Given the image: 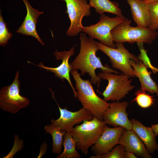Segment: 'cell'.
Segmentation results:
<instances>
[{
    "instance_id": "obj_1",
    "label": "cell",
    "mask_w": 158,
    "mask_h": 158,
    "mask_svg": "<svg viewBox=\"0 0 158 158\" xmlns=\"http://www.w3.org/2000/svg\"><path fill=\"white\" fill-rule=\"evenodd\" d=\"M80 49L78 54L70 65L72 70H79L81 75L88 73L91 77L92 84H97L98 87L101 79L95 73L97 68L103 72L119 74L120 73L110 68L107 64H102L100 58L97 56L96 53L99 50L97 42L94 39L87 36L86 34L81 32L79 37Z\"/></svg>"
},
{
    "instance_id": "obj_2",
    "label": "cell",
    "mask_w": 158,
    "mask_h": 158,
    "mask_svg": "<svg viewBox=\"0 0 158 158\" xmlns=\"http://www.w3.org/2000/svg\"><path fill=\"white\" fill-rule=\"evenodd\" d=\"M75 83L77 97L83 107L93 116L103 120L104 113L108 109L110 103L99 97L95 92L92 83L89 79L83 80L78 70H72L71 72Z\"/></svg>"
},
{
    "instance_id": "obj_3",
    "label": "cell",
    "mask_w": 158,
    "mask_h": 158,
    "mask_svg": "<svg viewBox=\"0 0 158 158\" xmlns=\"http://www.w3.org/2000/svg\"><path fill=\"white\" fill-rule=\"evenodd\" d=\"M106 126L103 120L93 116L92 120L84 121L69 130L76 141V148L86 155L89 148L96 142Z\"/></svg>"
},
{
    "instance_id": "obj_4",
    "label": "cell",
    "mask_w": 158,
    "mask_h": 158,
    "mask_svg": "<svg viewBox=\"0 0 158 158\" xmlns=\"http://www.w3.org/2000/svg\"><path fill=\"white\" fill-rule=\"evenodd\" d=\"M130 20L125 21L115 27L111 33L114 42H135L151 44L158 35V32L150 27L143 28L130 25Z\"/></svg>"
},
{
    "instance_id": "obj_5",
    "label": "cell",
    "mask_w": 158,
    "mask_h": 158,
    "mask_svg": "<svg viewBox=\"0 0 158 158\" xmlns=\"http://www.w3.org/2000/svg\"><path fill=\"white\" fill-rule=\"evenodd\" d=\"M126 19L123 16L110 18L104 13L101 14L97 23L87 26H83L82 32L87 34L90 37L97 39L102 44L115 48L116 46L113 42L111 31Z\"/></svg>"
},
{
    "instance_id": "obj_6",
    "label": "cell",
    "mask_w": 158,
    "mask_h": 158,
    "mask_svg": "<svg viewBox=\"0 0 158 158\" xmlns=\"http://www.w3.org/2000/svg\"><path fill=\"white\" fill-rule=\"evenodd\" d=\"M97 75L101 79L107 80L108 84L105 89L101 93L105 101H119L124 98L135 86L131 84L132 79L125 74H113L101 72Z\"/></svg>"
},
{
    "instance_id": "obj_7",
    "label": "cell",
    "mask_w": 158,
    "mask_h": 158,
    "mask_svg": "<svg viewBox=\"0 0 158 158\" xmlns=\"http://www.w3.org/2000/svg\"><path fill=\"white\" fill-rule=\"evenodd\" d=\"M99 50L109 58L112 68L119 70L122 73L131 78L136 77L134 71L130 63L132 59L140 60L138 56L130 53L124 46L123 43L116 42V48H112L97 42Z\"/></svg>"
},
{
    "instance_id": "obj_8",
    "label": "cell",
    "mask_w": 158,
    "mask_h": 158,
    "mask_svg": "<svg viewBox=\"0 0 158 158\" xmlns=\"http://www.w3.org/2000/svg\"><path fill=\"white\" fill-rule=\"evenodd\" d=\"M19 76L18 71L12 83L9 85L3 87L0 90V108L4 111L12 114L18 113L30 104L28 99L20 94Z\"/></svg>"
},
{
    "instance_id": "obj_9",
    "label": "cell",
    "mask_w": 158,
    "mask_h": 158,
    "mask_svg": "<svg viewBox=\"0 0 158 158\" xmlns=\"http://www.w3.org/2000/svg\"><path fill=\"white\" fill-rule=\"evenodd\" d=\"M66 3L67 10L70 21V26L66 32L69 37H75L82 32V20L84 16L91 15L90 7L87 0H60Z\"/></svg>"
},
{
    "instance_id": "obj_10",
    "label": "cell",
    "mask_w": 158,
    "mask_h": 158,
    "mask_svg": "<svg viewBox=\"0 0 158 158\" xmlns=\"http://www.w3.org/2000/svg\"><path fill=\"white\" fill-rule=\"evenodd\" d=\"M49 90L52 93V97L58 107L60 113L59 118L51 120V124L60 127L61 131H66L73 128L75 125H78L84 121L90 120L93 118V116L83 107L75 112L70 111L66 108H61L55 99L53 91L51 89Z\"/></svg>"
},
{
    "instance_id": "obj_11",
    "label": "cell",
    "mask_w": 158,
    "mask_h": 158,
    "mask_svg": "<svg viewBox=\"0 0 158 158\" xmlns=\"http://www.w3.org/2000/svg\"><path fill=\"white\" fill-rule=\"evenodd\" d=\"M75 47L71 48L68 51H64L58 52L56 50L54 53V55L56 59L59 60H61L62 62L58 67H49L44 66L42 62L40 63L37 65L29 61L28 63L35 65L40 68L44 69L47 71L53 73L55 77L61 79L63 81L64 79L66 80L71 87L75 97H77V92L76 91L71 80L70 73L72 70L70 63H69L70 58L74 54Z\"/></svg>"
},
{
    "instance_id": "obj_12",
    "label": "cell",
    "mask_w": 158,
    "mask_h": 158,
    "mask_svg": "<svg viewBox=\"0 0 158 158\" xmlns=\"http://www.w3.org/2000/svg\"><path fill=\"white\" fill-rule=\"evenodd\" d=\"M128 105L126 101L110 103L108 109L103 114V120L106 124L114 127L120 126L127 130H132V124L126 111Z\"/></svg>"
},
{
    "instance_id": "obj_13",
    "label": "cell",
    "mask_w": 158,
    "mask_h": 158,
    "mask_svg": "<svg viewBox=\"0 0 158 158\" xmlns=\"http://www.w3.org/2000/svg\"><path fill=\"white\" fill-rule=\"evenodd\" d=\"M124 129L122 127L111 128L106 126L100 136L92 146V152L95 155H100L111 150L118 144Z\"/></svg>"
},
{
    "instance_id": "obj_14",
    "label": "cell",
    "mask_w": 158,
    "mask_h": 158,
    "mask_svg": "<svg viewBox=\"0 0 158 158\" xmlns=\"http://www.w3.org/2000/svg\"><path fill=\"white\" fill-rule=\"evenodd\" d=\"M118 144L122 145L125 151L133 152L137 157L142 158L152 157L142 140L132 130L124 129Z\"/></svg>"
},
{
    "instance_id": "obj_15",
    "label": "cell",
    "mask_w": 158,
    "mask_h": 158,
    "mask_svg": "<svg viewBox=\"0 0 158 158\" xmlns=\"http://www.w3.org/2000/svg\"><path fill=\"white\" fill-rule=\"evenodd\" d=\"M22 0L25 5L27 13L23 22L17 30L16 32L22 35L32 36L42 45H44V43L38 35L36 29L37 18L40 15L44 13L33 8L28 0Z\"/></svg>"
},
{
    "instance_id": "obj_16",
    "label": "cell",
    "mask_w": 158,
    "mask_h": 158,
    "mask_svg": "<svg viewBox=\"0 0 158 158\" xmlns=\"http://www.w3.org/2000/svg\"><path fill=\"white\" fill-rule=\"evenodd\" d=\"M130 63L133 69L136 77H138L141 85L140 90L147 91L158 96V85L151 77V71L149 72L147 67L141 60L138 61L131 59Z\"/></svg>"
},
{
    "instance_id": "obj_17",
    "label": "cell",
    "mask_w": 158,
    "mask_h": 158,
    "mask_svg": "<svg viewBox=\"0 0 158 158\" xmlns=\"http://www.w3.org/2000/svg\"><path fill=\"white\" fill-rule=\"evenodd\" d=\"M130 121L132 124V130L138 135L151 154L158 150V145L155 136L151 127L144 126L141 122L132 118Z\"/></svg>"
},
{
    "instance_id": "obj_18",
    "label": "cell",
    "mask_w": 158,
    "mask_h": 158,
    "mask_svg": "<svg viewBox=\"0 0 158 158\" xmlns=\"http://www.w3.org/2000/svg\"><path fill=\"white\" fill-rule=\"evenodd\" d=\"M133 19L137 26L148 27L150 15L148 4L143 0H127Z\"/></svg>"
},
{
    "instance_id": "obj_19",
    "label": "cell",
    "mask_w": 158,
    "mask_h": 158,
    "mask_svg": "<svg viewBox=\"0 0 158 158\" xmlns=\"http://www.w3.org/2000/svg\"><path fill=\"white\" fill-rule=\"evenodd\" d=\"M90 7H93L96 12L100 14L105 12L121 16H123L118 3L110 0H89Z\"/></svg>"
},
{
    "instance_id": "obj_20",
    "label": "cell",
    "mask_w": 158,
    "mask_h": 158,
    "mask_svg": "<svg viewBox=\"0 0 158 158\" xmlns=\"http://www.w3.org/2000/svg\"><path fill=\"white\" fill-rule=\"evenodd\" d=\"M44 129L52 137V153L59 154L62 151L64 135L66 131H61L60 127L51 124L45 126Z\"/></svg>"
},
{
    "instance_id": "obj_21",
    "label": "cell",
    "mask_w": 158,
    "mask_h": 158,
    "mask_svg": "<svg viewBox=\"0 0 158 158\" xmlns=\"http://www.w3.org/2000/svg\"><path fill=\"white\" fill-rule=\"evenodd\" d=\"M76 140L73 138L70 130H67L64 135L63 152L57 156V158H79L81 157L76 150Z\"/></svg>"
},
{
    "instance_id": "obj_22",
    "label": "cell",
    "mask_w": 158,
    "mask_h": 158,
    "mask_svg": "<svg viewBox=\"0 0 158 158\" xmlns=\"http://www.w3.org/2000/svg\"><path fill=\"white\" fill-rule=\"evenodd\" d=\"M135 97L133 101H135L138 105L142 108H147L151 106L154 103L152 96L147 94L145 91L138 90L135 93Z\"/></svg>"
},
{
    "instance_id": "obj_23",
    "label": "cell",
    "mask_w": 158,
    "mask_h": 158,
    "mask_svg": "<svg viewBox=\"0 0 158 158\" xmlns=\"http://www.w3.org/2000/svg\"><path fill=\"white\" fill-rule=\"evenodd\" d=\"M124 147L121 144H118L111 150L100 155H94L91 158H124Z\"/></svg>"
},
{
    "instance_id": "obj_24",
    "label": "cell",
    "mask_w": 158,
    "mask_h": 158,
    "mask_svg": "<svg viewBox=\"0 0 158 158\" xmlns=\"http://www.w3.org/2000/svg\"><path fill=\"white\" fill-rule=\"evenodd\" d=\"M147 4L150 15L148 27L156 30L158 29V1Z\"/></svg>"
},
{
    "instance_id": "obj_25",
    "label": "cell",
    "mask_w": 158,
    "mask_h": 158,
    "mask_svg": "<svg viewBox=\"0 0 158 158\" xmlns=\"http://www.w3.org/2000/svg\"><path fill=\"white\" fill-rule=\"evenodd\" d=\"M12 34L7 28L6 24L0 13V45L5 46L8 43V41L12 37Z\"/></svg>"
},
{
    "instance_id": "obj_26",
    "label": "cell",
    "mask_w": 158,
    "mask_h": 158,
    "mask_svg": "<svg viewBox=\"0 0 158 158\" xmlns=\"http://www.w3.org/2000/svg\"><path fill=\"white\" fill-rule=\"evenodd\" d=\"M47 144L44 142L40 147V152L38 158L41 157L46 152L47 149Z\"/></svg>"
},
{
    "instance_id": "obj_27",
    "label": "cell",
    "mask_w": 158,
    "mask_h": 158,
    "mask_svg": "<svg viewBox=\"0 0 158 158\" xmlns=\"http://www.w3.org/2000/svg\"><path fill=\"white\" fill-rule=\"evenodd\" d=\"M124 158H138V157L133 152L125 151L124 152Z\"/></svg>"
},
{
    "instance_id": "obj_28",
    "label": "cell",
    "mask_w": 158,
    "mask_h": 158,
    "mask_svg": "<svg viewBox=\"0 0 158 158\" xmlns=\"http://www.w3.org/2000/svg\"><path fill=\"white\" fill-rule=\"evenodd\" d=\"M151 127L153 130L155 137L158 135V123L156 124H152Z\"/></svg>"
},
{
    "instance_id": "obj_29",
    "label": "cell",
    "mask_w": 158,
    "mask_h": 158,
    "mask_svg": "<svg viewBox=\"0 0 158 158\" xmlns=\"http://www.w3.org/2000/svg\"><path fill=\"white\" fill-rule=\"evenodd\" d=\"M147 4L158 1V0H143Z\"/></svg>"
},
{
    "instance_id": "obj_30",
    "label": "cell",
    "mask_w": 158,
    "mask_h": 158,
    "mask_svg": "<svg viewBox=\"0 0 158 158\" xmlns=\"http://www.w3.org/2000/svg\"><path fill=\"white\" fill-rule=\"evenodd\" d=\"M157 72H158V69L157 68Z\"/></svg>"
}]
</instances>
